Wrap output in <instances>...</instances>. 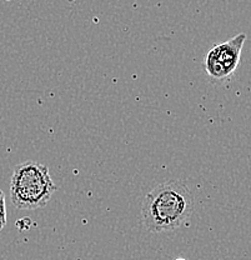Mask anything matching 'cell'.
Returning <instances> with one entry per match:
<instances>
[{"instance_id":"1","label":"cell","mask_w":251,"mask_h":260,"mask_svg":"<svg viewBox=\"0 0 251 260\" xmlns=\"http://www.w3.org/2000/svg\"><path fill=\"white\" fill-rule=\"evenodd\" d=\"M194 209L195 199L184 181H165L144 198L142 223L151 233L172 232L186 225Z\"/></svg>"},{"instance_id":"2","label":"cell","mask_w":251,"mask_h":260,"mask_svg":"<svg viewBox=\"0 0 251 260\" xmlns=\"http://www.w3.org/2000/svg\"><path fill=\"white\" fill-rule=\"evenodd\" d=\"M58 190L50 177L49 168L34 160L14 168L10 181V200L17 209L37 210L49 204Z\"/></svg>"},{"instance_id":"3","label":"cell","mask_w":251,"mask_h":260,"mask_svg":"<svg viewBox=\"0 0 251 260\" xmlns=\"http://www.w3.org/2000/svg\"><path fill=\"white\" fill-rule=\"evenodd\" d=\"M246 40V34L241 32L236 37L214 45L204 58V69L212 81L230 79L237 69L241 58V50Z\"/></svg>"},{"instance_id":"4","label":"cell","mask_w":251,"mask_h":260,"mask_svg":"<svg viewBox=\"0 0 251 260\" xmlns=\"http://www.w3.org/2000/svg\"><path fill=\"white\" fill-rule=\"evenodd\" d=\"M7 225V209H0V232Z\"/></svg>"},{"instance_id":"5","label":"cell","mask_w":251,"mask_h":260,"mask_svg":"<svg viewBox=\"0 0 251 260\" xmlns=\"http://www.w3.org/2000/svg\"><path fill=\"white\" fill-rule=\"evenodd\" d=\"M0 209H7L5 208V195L2 189H0Z\"/></svg>"},{"instance_id":"6","label":"cell","mask_w":251,"mask_h":260,"mask_svg":"<svg viewBox=\"0 0 251 260\" xmlns=\"http://www.w3.org/2000/svg\"><path fill=\"white\" fill-rule=\"evenodd\" d=\"M175 260H186V259H183V258H179V259H175Z\"/></svg>"}]
</instances>
